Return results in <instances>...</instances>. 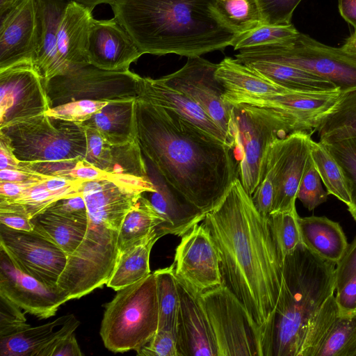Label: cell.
Returning <instances> with one entry per match:
<instances>
[{"instance_id":"cell-1","label":"cell","mask_w":356,"mask_h":356,"mask_svg":"<svg viewBox=\"0 0 356 356\" xmlns=\"http://www.w3.org/2000/svg\"><path fill=\"white\" fill-rule=\"evenodd\" d=\"M137 140L163 179L202 213L213 210L238 178L232 148L175 111L136 101Z\"/></svg>"},{"instance_id":"cell-2","label":"cell","mask_w":356,"mask_h":356,"mask_svg":"<svg viewBox=\"0 0 356 356\" xmlns=\"http://www.w3.org/2000/svg\"><path fill=\"white\" fill-rule=\"evenodd\" d=\"M202 222L220 257L222 284L244 305L259 331L277 303L283 271L268 216L258 211L237 178Z\"/></svg>"},{"instance_id":"cell-3","label":"cell","mask_w":356,"mask_h":356,"mask_svg":"<svg viewBox=\"0 0 356 356\" xmlns=\"http://www.w3.org/2000/svg\"><path fill=\"white\" fill-rule=\"evenodd\" d=\"M215 4L216 0H115L111 7L142 54L188 58L230 46L237 35Z\"/></svg>"},{"instance_id":"cell-4","label":"cell","mask_w":356,"mask_h":356,"mask_svg":"<svg viewBox=\"0 0 356 356\" xmlns=\"http://www.w3.org/2000/svg\"><path fill=\"white\" fill-rule=\"evenodd\" d=\"M335 268L302 243L284 257L277 303L259 330L261 356H299L309 321L336 290Z\"/></svg>"},{"instance_id":"cell-5","label":"cell","mask_w":356,"mask_h":356,"mask_svg":"<svg viewBox=\"0 0 356 356\" xmlns=\"http://www.w3.org/2000/svg\"><path fill=\"white\" fill-rule=\"evenodd\" d=\"M0 131L10 139L25 169L43 175L68 177L86 154V134L81 124L45 113Z\"/></svg>"},{"instance_id":"cell-6","label":"cell","mask_w":356,"mask_h":356,"mask_svg":"<svg viewBox=\"0 0 356 356\" xmlns=\"http://www.w3.org/2000/svg\"><path fill=\"white\" fill-rule=\"evenodd\" d=\"M154 273L119 291L105 306L100 327L104 346L113 353L138 352L159 327Z\"/></svg>"},{"instance_id":"cell-7","label":"cell","mask_w":356,"mask_h":356,"mask_svg":"<svg viewBox=\"0 0 356 356\" xmlns=\"http://www.w3.org/2000/svg\"><path fill=\"white\" fill-rule=\"evenodd\" d=\"M296 131L288 120L270 108L231 105L229 142L238 164V179L250 195L261 181L270 145Z\"/></svg>"},{"instance_id":"cell-8","label":"cell","mask_w":356,"mask_h":356,"mask_svg":"<svg viewBox=\"0 0 356 356\" xmlns=\"http://www.w3.org/2000/svg\"><path fill=\"white\" fill-rule=\"evenodd\" d=\"M238 51L236 60L241 63L256 60L281 63L325 79L341 91L356 87V54L326 45L300 32L283 42Z\"/></svg>"},{"instance_id":"cell-9","label":"cell","mask_w":356,"mask_h":356,"mask_svg":"<svg viewBox=\"0 0 356 356\" xmlns=\"http://www.w3.org/2000/svg\"><path fill=\"white\" fill-rule=\"evenodd\" d=\"M118 233L88 220L84 238L67 256L66 266L58 281V289L69 300L80 298L107 284L118 256Z\"/></svg>"},{"instance_id":"cell-10","label":"cell","mask_w":356,"mask_h":356,"mask_svg":"<svg viewBox=\"0 0 356 356\" xmlns=\"http://www.w3.org/2000/svg\"><path fill=\"white\" fill-rule=\"evenodd\" d=\"M138 77L129 70L107 71L88 65L54 76L44 88L51 108L82 99L128 101L138 97Z\"/></svg>"},{"instance_id":"cell-11","label":"cell","mask_w":356,"mask_h":356,"mask_svg":"<svg viewBox=\"0 0 356 356\" xmlns=\"http://www.w3.org/2000/svg\"><path fill=\"white\" fill-rule=\"evenodd\" d=\"M218 356H261L259 331L236 296L224 284L200 295Z\"/></svg>"},{"instance_id":"cell-12","label":"cell","mask_w":356,"mask_h":356,"mask_svg":"<svg viewBox=\"0 0 356 356\" xmlns=\"http://www.w3.org/2000/svg\"><path fill=\"white\" fill-rule=\"evenodd\" d=\"M0 248L22 272L51 289L59 290L58 281L67 254L51 241L34 230H18L0 224Z\"/></svg>"},{"instance_id":"cell-13","label":"cell","mask_w":356,"mask_h":356,"mask_svg":"<svg viewBox=\"0 0 356 356\" xmlns=\"http://www.w3.org/2000/svg\"><path fill=\"white\" fill-rule=\"evenodd\" d=\"M51 108L32 62L0 70V129L44 114Z\"/></svg>"},{"instance_id":"cell-14","label":"cell","mask_w":356,"mask_h":356,"mask_svg":"<svg viewBox=\"0 0 356 356\" xmlns=\"http://www.w3.org/2000/svg\"><path fill=\"white\" fill-rule=\"evenodd\" d=\"M312 134L293 132L274 141L268 147L264 165L272 171L275 186L270 213L296 210L299 185L311 155Z\"/></svg>"},{"instance_id":"cell-15","label":"cell","mask_w":356,"mask_h":356,"mask_svg":"<svg viewBox=\"0 0 356 356\" xmlns=\"http://www.w3.org/2000/svg\"><path fill=\"white\" fill-rule=\"evenodd\" d=\"M217 67L218 64L200 56L188 57L181 68L158 80L188 96L228 137L231 105L223 100L224 88L216 77Z\"/></svg>"},{"instance_id":"cell-16","label":"cell","mask_w":356,"mask_h":356,"mask_svg":"<svg viewBox=\"0 0 356 356\" xmlns=\"http://www.w3.org/2000/svg\"><path fill=\"white\" fill-rule=\"evenodd\" d=\"M173 264L175 276L197 293L222 284L220 257L202 224L195 225L181 236Z\"/></svg>"},{"instance_id":"cell-17","label":"cell","mask_w":356,"mask_h":356,"mask_svg":"<svg viewBox=\"0 0 356 356\" xmlns=\"http://www.w3.org/2000/svg\"><path fill=\"white\" fill-rule=\"evenodd\" d=\"M0 294L40 319L54 316L59 307L69 300L64 292L51 289L19 270L2 248H0Z\"/></svg>"},{"instance_id":"cell-18","label":"cell","mask_w":356,"mask_h":356,"mask_svg":"<svg viewBox=\"0 0 356 356\" xmlns=\"http://www.w3.org/2000/svg\"><path fill=\"white\" fill-rule=\"evenodd\" d=\"M340 92L339 90L327 92L287 90L266 97L245 99L234 104H246L270 108L288 120L297 131L313 134L321 118L337 101Z\"/></svg>"},{"instance_id":"cell-19","label":"cell","mask_w":356,"mask_h":356,"mask_svg":"<svg viewBox=\"0 0 356 356\" xmlns=\"http://www.w3.org/2000/svg\"><path fill=\"white\" fill-rule=\"evenodd\" d=\"M176 281L179 296L176 331L178 356H218L201 294L195 293L177 277Z\"/></svg>"},{"instance_id":"cell-20","label":"cell","mask_w":356,"mask_h":356,"mask_svg":"<svg viewBox=\"0 0 356 356\" xmlns=\"http://www.w3.org/2000/svg\"><path fill=\"white\" fill-rule=\"evenodd\" d=\"M143 54L124 27L113 17L93 19L89 35L88 61L101 70H129Z\"/></svg>"},{"instance_id":"cell-21","label":"cell","mask_w":356,"mask_h":356,"mask_svg":"<svg viewBox=\"0 0 356 356\" xmlns=\"http://www.w3.org/2000/svg\"><path fill=\"white\" fill-rule=\"evenodd\" d=\"M36 40V1L23 0L0 17V70L33 63Z\"/></svg>"},{"instance_id":"cell-22","label":"cell","mask_w":356,"mask_h":356,"mask_svg":"<svg viewBox=\"0 0 356 356\" xmlns=\"http://www.w3.org/2000/svg\"><path fill=\"white\" fill-rule=\"evenodd\" d=\"M80 191L88 220L118 231L127 213L145 193L131 186L106 180L85 181Z\"/></svg>"},{"instance_id":"cell-23","label":"cell","mask_w":356,"mask_h":356,"mask_svg":"<svg viewBox=\"0 0 356 356\" xmlns=\"http://www.w3.org/2000/svg\"><path fill=\"white\" fill-rule=\"evenodd\" d=\"M92 12L72 0L69 1L58 32L55 76L90 65L88 47L94 19Z\"/></svg>"},{"instance_id":"cell-24","label":"cell","mask_w":356,"mask_h":356,"mask_svg":"<svg viewBox=\"0 0 356 356\" xmlns=\"http://www.w3.org/2000/svg\"><path fill=\"white\" fill-rule=\"evenodd\" d=\"M138 98L175 111L230 146L226 133L196 102L184 93L165 85L158 79L140 76L138 80Z\"/></svg>"},{"instance_id":"cell-25","label":"cell","mask_w":356,"mask_h":356,"mask_svg":"<svg viewBox=\"0 0 356 356\" xmlns=\"http://www.w3.org/2000/svg\"><path fill=\"white\" fill-rule=\"evenodd\" d=\"M84 128L87 139L84 159L87 161L108 172L149 177L138 140L124 145H113L105 140L94 129Z\"/></svg>"},{"instance_id":"cell-26","label":"cell","mask_w":356,"mask_h":356,"mask_svg":"<svg viewBox=\"0 0 356 356\" xmlns=\"http://www.w3.org/2000/svg\"><path fill=\"white\" fill-rule=\"evenodd\" d=\"M216 77L224 88L223 100L229 105L245 99L259 98L290 90L229 57L225 58L218 64Z\"/></svg>"},{"instance_id":"cell-27","label":"cell","mask_w":356,"mask_h":356,"mask_svg":"<svg viewBox=\"0 0 356 356\" xmlns=\"http://www.w3.org/2000/svg\"><path fill=\"white\" fill-rule=\"evenodd\" d=\"M37 40L33 64L44 84L55 76L56 42L60 21L70 0H35Z\"/></svg>"},{"instance_id":"cell-28","label":"cell","mask_w":356,"mask_h":356,"mask_svg":"<svg viewBox=\"0 0 356 356\" xmlns=\"http://www.w3.org/2000/svg\"><path fill=\"white\" fill-rule=\"evenodd\" d=\"M160 178V184L154 183L156 191L147 192V197L145 195L164 220L157 230L162 236H182L195 225L203 221L206 214L190 204L161 176Z\"/></svg>"},{"instance_id":"cell-29","label":"cell","mask_w":356,"mask_h":356,"mask_svg":"<svg viewBox=\"0 0 356 356\" xmlns=\"http://www.w3.org/2000/svg\"><path fill=\"white\" fill-rule=\"evenodd\" d=\"M302 243L323 259L337 263L348 245L341 225L325 216L297 218Z\"/></svg>"},{"instance_id":"cell-30","label":"cell","mask_w":356,"mask_h":356,"mask_svg":"<svg viewBox=\"0 0 356 356\" xmlns=\"http://www.w3.org/2000/svg\"><path fill=\"white\" fill-rule=\"evenodd\" d=\"M136 99L110 102L81 124L96 130L108 143L124 145L137 140Z\"/></svg>"},{"instance_id":"cell-31","label":"cell","mask_w":356,"mask_h":356,"mask_svg":"<svg viewBox=\"0 0 356 356\" xmlns=\"http://www.w3.org/2000/svg\"><path fill=\"white\" fill-rule=\"evenodd\" d=\"M162 237L157 229L118 253L113 273L106 284L107 286L119 291L134 284L149 275V256L152 248Z\"/></svg>"},{"instance_id":"cell-32","label":"cell","mask_w":356,"mask_h":356,"mask_svg":"<svg viewBox=\"0 0 356 356\" xmlns=\"http://www.w3.org/2000/svg\"><path fill=\"white\" fill-rule=\"evenodd\" d=\"M242 63L290 90L327 92L339 90L331 81L292 65L264 60H247Z\"/></svg>"},{"instance_id":"cell-33","label":"cell","mask_w":356,"mask_h":356,"mask_svg":"<svg viewBox=\"0 0 356 356\" xmlns=\"http://www.w3.org/2000/svg\"><path fill=\"white\" fill-rule=\"evenodd\" d=\"M315 131L324 144L356 137V87L340 92L337 101L321 118Z\"/></svg>"},{"instance_id":"cell-34","label":"cell","mask_w":356,"mask_h":356,"mask_svg":"<svg viewBox=\"0 0 356 356\" xmlns=\"http://www.w3.org/2000/svg\"><path fill=\"white\" fill-rule=\"evenodd\" d=\"M33 230L56 244L67 256L80 245L88 221H79L44 211L31 219Z\"/></svg>"},{"instance_id":"cell-35","label":"cell","mask_w":356,"mask_h":356,"mask_svg":"<svg viewBox=\"0 0 356 356\" xmlns=\"http://www.w3.org/2000/svg\"><path fill=\"white\" fill-rule=\"evenodd\" d=\"M72 314L58 317L47 323L28 327L0 337L1 356H38L52 337L55 328L64 324Z\"/></svg>"},{"instance_id":"cell-36","label":"cell","mask_w":356,"mask_h":356,"mask_svg":"<svg viewBox=\"0 0 356 356\" xmlns=\"http://www.w3.org/2000/svg\"><path fill=\"white\" fill-rule=\"evenodd\" d=\"M163 222V218L143 194L127 213L120 226L118 238V252L147 236Z\"/></svg>"},{"instance_id":"cell-37","label":"cell","mask_w":356,"mask_h":356,"mask_svg":"<svg viewBox=\"0 0 356 356\" xmlns=\"http://www.w3.org/2000/svg\"><path fill=\"white\" fill-rule=\"evenodd\" d=\"M310 154L328 194L334 195L348 207L351 200L348 184L341 166L320 141L311 140Z\"/></svg>"},{"instance_id":"cell-38","label":"cell","mask_w":356,"mask_h":356,"mask_svg":"<svg viewBox=\"0 0 356 356\" xmlns=\"http://www.w3.org/2000/svg\"><path fill=\"white\" fill-rule=\"evenodd\" d=\"M159 304V330L177 331L179 296L174 264L154 271Z\"/></svg>"},{"instance_id":"cell-39","label":"cell","mask_w":356,"mask_h":356,"mask_svg":"<svg viewBox=\"0 0 356 356\" xmlns=\"http://www.w3.org/2000/svg\"><path fill=\"white\" fill-rule=\"evenodd\" d=\"M338 316L335 296L331 295L309 321L305 332L299 356H318Z\"/></svg>"},{"instance_id":"cell-40","label":"cell","mask_w":356,"mask_h":356,"mask_svg":"<svg viewBox=\"0 0 356 356\" xmlns=\"http://www.w3.org/2000/svg\"><path fill=\"white\" fill-rule=\"evenodd\" d=\"M215 8L221 19L236 35L262 24L255 0H216Z\"/></svg>"},{"instance_id":"cell-41","label":"cell","mask_w":356,"mask_h":356,"mask_svg":"<svg viewBox=\"0 0 356 356\" xmlns=\"http://www.w3.org/2000/svg\"><path fill=\"white\" fill-rule=\"evenodd\" d=\"M318 356H356V314L338 315Z\"/></svg>"},{"instance_id":"cell-42","label":"cell","mask_w":356,"mask_h":356,"mask_svg":"<svg viewBox=\"0 0 356 356\" xmlns=\"http://www.w3.org/2000/svg\"><path fill=\"white\" fill-rule=\"evenodd\" d=\"M298 33L292 24L289 25L261 24L248 31L237 35L231 46L235 50H240L280 43L296 37Z\"/></svg>"},{"instance_id":"cell-43","label":"cell","mask_w":356,"mask_h":356,"mask_svg":"<svg viewBox=\"0 0 356 356\" xmlns=\"http://www.w3.org/2000/svg\"><path fill=\"white\" fill-rule=\"evenodd\" d=\"M68 177L80 179L84 181L106 180L131 186L147 192L156 191L155 185L149 177H143L131 175L117 174L103 170L85 159L78 161L70 170Z\"/></svg>"},{"instance_id":"cell-44","label":"cell","mask_w":356,"mask_h":356,"mask_svg":"<svg viewBox=\"0 0 356 356\" xmlns=\"http://www.w3.org/2000/svg\"><path fill=\"white\" fill-rule=\"evenodd\" d=\"M341 166L348 184L350 204L348 211L356 221V137L323 143Z\"/></svg>"},{"instance_id":"cell-45","label":"cell","mask_w":356,"mask_h":356,"mask_svg":"<svg viewBox=\"0 0 356 356\" xmlns=\"http://www.w3.org/2000/svg\"><path fill=\"white\" fill-rule=\"evenodd\" d=\"M298 216L296 210L273 212L268 216L275 239L283 259L302 243Z\"/></svg>"},{"instance_id":"cell-46","label":"cell","mask_w":356,"mask_h":356,"mask_svg":"<svg viewBox=\"0 0 356 356\" xmlns=\"http://www.w3.org/2000/svg\"><path fill=\"white\" fill-rule=\"evenodd\" d=\"M81 185L60 191H50L42 183L29 186L18 198L9 202L23 204L26 209L31 219H32L38 214L43 212L54 202L62 198L81 194Z\"/></svg>"},{"instance_id":"cell-47","label":"cell","mask_w":356,"mask_h":356,"mask_svg":"<svg viewBox=\"0 0 356 356\" xmlns=\"http://www.w3.org/2000/svg\"><path fill=\"white\" fill-rule=\"evenodd\" d=\"M328 193L321 184V177L311 155L299 185L297 199L309 211H312L327 200Z\"/></svg>"},{"instance_id":"cell-48","label":"cell","mask_w":356,"mask_h":356,"mask_svg":"<svg viewBox=\"0 0 356 356\" xmlns=\"http://www.w3.org/2000/svg\"><path fill=\"white\" fill-rule=\"evenodd\" d=\"M109 102L77 100L50 108L45 114L60 120L81 124L102 110Z\"/></svg>"},{"instance_id":"cell-49","label":"cell","mask_w":356,"mask_h":356,"mask_svg":"<svg viewBox=\"0 0 356 356\" xmlns=\"http://www.w3.org/2000/svg\"><path fill=\"white\" fill-rule=\"evenodd\" d=\"M262 24L270 25L291 24L293 13L302 0H255Z\"/></svg>"},{"instance_id":"cell-50","label":"cell","mask_w":356,"mask_h":356,"mask_svg":"<svg viewBox=\"0 0 356 356\" xmlns=\"http://www.w3.org/2000/svg\"><path fill=\"white\" fill-rule=\"evenodd\" d=\"M29 325L21 308L0 294V337L13 334Z\"/></svg>"},{"instance_id":"cell-51","label":"cell","mask_w":356,"mask_h":356,"mask_svg":"<svg viewBox=\"0 0 356 356\" xmlns=\"http://www.w3.org/2000/svg\"><path fill=\"white\" fill-rule=\"evenodd\" d=\"M0 224L18 230L33 231L34 229L25 207L6 200H0Z\"/></svg>"},{"instance_id":"cell-52","label":"cell","mask_w":356,"mask_h":356,"mask_svg":"<svg viewBox=\"0 0 356 356\" xmlns=\"http://www.w3.org/2000/svg\"><path fill=\"white\" fill-rule=\"evenodd\" d=\"M143 356H178L176 332L159 330L152 339L138 352Z\"/></svg>"},{"instance_id":"cell-53","label":"cell","mask_w":356,"mask_h":356,"mask_svg":"<svg viewBox=\"0 0 356 356\" xmlns=\"http://www.w3.org/2000/svg\"><path fill=\"white\" fill-rule=\"evenodd\" d=\"M275 194L274 179L272 171L265 165L261 181L251 195L252 202L258 211L264 216L271 212Z\"/></svg>"},{"instance_id":"cell-54","label":"cell","mask_w":356,"mask_h":356,"mask_svg":"<svg viewBox=\"0 0 356 356\" xmlns=\"http://www.w3.org/2000/svg\"><path fill=\"white\" fill-rule=\"evenodd\" d=\"M44 211L76 220L88 221L87 207L82 194L60 199Z\"/></svg>"},{"instance_id":"cell-55","label":"cell","mask_w":356,"mask_h":356,"mask_svg":"<svg viewBox=\"0 0 356 356\" xmlns=\"http://www.w3.org/2000/svg\"><path fill=\"white\" fill-rule=\"evenodd\" d=\"M356 274V237L348 244L335 268L336 290L340 289Z\"/></svg>"},{"instance_id":"cell-56","label":"cell","mask_w":356,"mask_h":356,"mask_svg":"<svg viewBox=\"0 0 356 356\" xmlns=\"http://www.w3.org/2000/svg\"><path fill=\"white\" fill-rule=\"evenodd\" d=\"M335 300L339 316H346L356 314V274L337 291Z\"/></svg>"},{"instance_id":"cell-57","label":"cell","mask_w":356,"mask_h":356,"mask_svg":"<svg viewBox=\"0 0 356 356\" xmlns=\"http://www.w3.org/2000/svg\"><path fill=\"white\" fill-rule=\"evenodd\" d=\"M54 177L25 169L0 170V181L14 182L27 185L42 184Z\"/></svg>"},{"instance_id":"cell-58","label":"cell","mask_w":356,"mask_h":356,"mask_svg":"<svg viewBox=\"0 0 356 356\" xmlns=\"http://www.w3.org/2000/svg\"><path fill=\"white\" fill-rule=\"evenodd\" d=\"M4 169H25V168L23 161L19 160L15 156L8 137L0 131V170Z\"/></svg>"},{"instance_id":"cell-59","label":"cell","mask_w":356,"mask_h":356,"mask_svg":"<svg viewBox=\"0 0 356 356\" xmlns=\"http://www.w3.org/2000/svg\"><path fill=\"white\" fill-rule=\"evenodd\" d=\"M65 337L54 348L51 356H81L83 353L79 346L74 333Z\"/></svg>"},{"instance_id":"cell-60","label":"cell","mask_w":356,"mask_h":356,"mask_svg":"<svg viewBox=\"0 0 356 356\" xmlns=\"http://www.w3.org/2000/svg\"><path fill=\"white\" fill-rule=\"evenodd\" d=\"M33 185L22 184L8 181H0V200L13 201L24 191Z\"/></svg>"},{"instance_id":"cell-61","label":"cell","mask_w":356,"mask_h":356,"mask_svg":"<svg viewBox=\"0 0 356 356\" xmlns=\"http://www.w3.org/2000/svg\"><path fill=\"white\" fill-rule=\"evenodd\" d=\"M339 10L341 17L356 31V0H339Z\"/></svg>"},{"instance_id":"cell-62","label":"cell","mask_w":356,"mask_h":356,"mask_svg":"<svg viewBox=\"0 0 356 356\" xmlns=\"http://www.w3.org/2000/svg\"><path fill=\"white\" fill-rule=\"evenodd\" d=\"M23 0H0V17L18 6Z\"/></svg>"},{"instance_id":"cell-63","label":"cell","mask_w":356,"mask_h":356,"mask_svg":"<svg viewBox=\"0 0 356 356\" xmlns=\"http://www.w3.org/2000/svg\"><path fill=\"white\" fill-rule=\"evenodd\" d=\"M85 7L93 10V9L101 3H108L110 6L115 2V0H72Z\"/></svg>"},{"instance_id":"cell-64","label":"cell","mask_w":356,"mask_h":356,"mask_svg":"<svg viewBox=\"0 0 356 356\" xmlns=\"http://www.w3.org/2000/svg\"><path fill=\"white\" fill-rule=\"evenodd\" d=\"M345 51L356 54V31L353 33L345 41L341 47Z\"/></svg>"}]
</instances>
